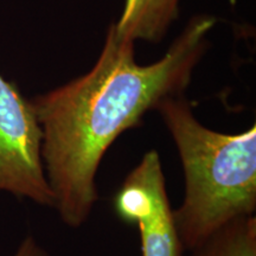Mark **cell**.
Listing matches in <instances>:
<instances>
[{
    "instance_id": "1",
    "label": "cell",
    "mask_w": 256,
    "mask_h": 256,
    "mask_svg": "<svg viewBox=\"0 0 256 256\" xmlns=\"http://www.w3.org/2000/svg\"><path fill=\"white\" fill-rule=\"evenodd\" d=\"M214 24L208 16L192 18L165 56L150 66L136 62L134 40L112 24L90 72L34 98L42 160L64 223L78 228L90 215L96 172L114 140L138 126L147 110L185 90Z\"/></svg>"
},
{
    "instance_id": "2",
    "label": "cell",
    "mask_w": 256,
    "mask_h": 256,
    "mask_svg": "<svg viewBox=\"0 0 256 256\" xmlns=\"http://www.w3.org/2000/svg\"><path fill=\"white\" fill-rule=\"evenodd\" d=\"M177 146L185 176L174 211L182 248L194 250L232 220L256 209V127L223 134L204 127L182 95L156 107Z\"/></svg>"
},
{
    "instance_id": "3",
    "label": "cell",
    "mask_w": 256,
    "mask_h": 256,
    "mask_svg": "<svg viewBox=\"0 0 256 256\" xmlns=\"http://www.w3.org/2000/svg\"><path fill=\"white\" fill-rule=\"evenodd\" d=\"M42 142L34 106L0 76V190L54 206L55 196L42 164Z\"/></svg>"
},
{
    "instance_id": "4",
    "label": "cell",
    "mask_w": 256,
    "mask_h": 256,
    "mask_svg": "<svg viewBox=\"0 0 256 256\" xmlns=\"http://www.w3.org/2000/svg\"><path fill=\"white\" fill-rule=\"evenodd\" d=\"M114 204L121 220L139 226L142 256H182L183 248L158 152L150 151L144 156L124 182Z\"/></svg>"
},
{
    "instance_id": "5",
    "label": "cell",
    "mask_w": 256,
    "mask_h": 256,
    "mask_svg": "<svg viewBox=\"0 0 256 256\" xmlns=\"http://www.w3.org/2000/svg\"><path fill=\"white\" fill-rule=\"evenodd\" d=\"M179 0H126L118 31L130 40L158 42L178 17Z\"/></svg>"
},
{
    "instance_id": "6",
    "label": "cell",
    "mask_w": 256,
    "mask_h": 256,
    "mask_svg": "<svg viewBox=\"0 0 256 256\" xmlns=\"http://www.w3.org/2000/svg\"><path fill=\"white\" fill-rule=\"evenodd\" d=\"M192 252L194 256H256L255 216L232 220Z\"/></svg>"
},
{
    "instance_id": "7",
    "label": "cell",
    "mask_w": 256,
    "mask_h": 256,
    "mask_svg": "<svg viewBox=\"0 0 256 256\" xmlns=\"http://www.w3.org/2000/svg\"><path fill=\"white\" fill-rule=\"evenodd\" d=\"M14 256H46L42 249L36 244L31 238H28L23 242L20 248L18 249L17 254Z\"/></svg>"
}]
</instances>
